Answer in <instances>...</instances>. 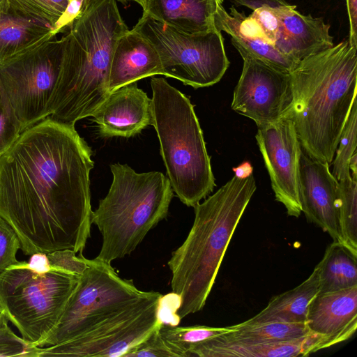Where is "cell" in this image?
<instances>
[{
    "instance_id": "ac0fdd59",
    "label": "cell",
    "mask_w": 357,
    "mask_h": 357,
    "mask_svg": "<svg viewBox=\"0 0 357 357\" xmlns=\"http://www.w3.org/2000/svg\"><path fill=\"white\" fill-rule=\"evenodd\" d=\"M331 347L324 336L312 332L288 340L259 343L231 342L218 336L194 345L189 357L306 356Z\"/></svg>"
},
{
    "instance_id": "5b68a950",
    "label": "cell",
    "mask_w": 357,
    "mask_h": 357,
    "mask_svg": "<svg viewBox=\"0 0 357 357\" xmlns=\"http://www.w3.org/2000/svg\"><path fill=\"white\" fill-rule=\"evenodd\" d=\"M112 182L92 211L102 238L96 257L111 264L131 254L148 232L166 218L174 191L160 172L137 173L126 164L110 165Z\"/></svg>"
},
{
    "instance_id": "30bf717a",
    "label": "cell",
    "mask_w": 357,
    "mask_h": 357,
    "mask_svg": "<svg viewBox=\"0 0 357 357\" xmlns=\"http://www.w3.org/2000/svg\"><path fill=\"white\" fill-rule=\"evenodd\" d=\"M63 52V37L52 38L0 65V79L22 132L50 116Z\"/></svg>"
},
{
    "instance_id": "74e56055",
    "label": "cell",
    "mask_w": 357,
    "mask_h": 357,
    "mask_svg": "<svg viewBox=\"0 0 357 357\" xmlns=\"http://www.w3.org/2000/svg\"><path fill=\"white\" fill-rule=\"evenodd\" d=\"M28 265L36 271H48L51 266L46 253L36 252L31 255Z\"/></svg>"
},
{
    "instance_id": "3957f363",
    "label": "cell",
    "mask_w": 357,
    "mask_h": 357,
    "mask_svg": "<svg viewBox=\"0 0 357 357\" xmlns=\"http://www.w3.org/2000/svg\"><path fill=\"white\" fill-rule=\"evenodd\" d=\"M128 30L116 0L86 1L63 36V59L50 118L75 126L93 116L109 94L112 54Z\"/></svg>"
},
{
    "instance_id": "7c38bea8",
    "label": "cell",
    "mask_w": 357,
    "mask_h": 357,
    "mask_svg": "<svg viewBox=\"0 0 357 357\" xmlns=\"http://www.w3.org/2000/svg\"><path fill=\"white\" fill-rule=\"evenodd\" d=\"M234 90L231 109L252 120L257 127L282 118L292 101L289 73L280 70L246 54Z\"/></svg>"
},
{
    "instance_id": "ab89813d",
    "label": "cell",
    "mask_w": 357,
    "mask_h": 357,
    "mask_svg": "<svg viewBox=\"0 0 357 357\" xmlns=\"http://www.w3.org/2000/svg\"><path fill=\"white\" fill-rule=\"evenodd\" d=\"M116 1H121L122 3H126L128 2V0H116ZM131 1H132V0H131Z\"/></svg>"
},
{
    "instance_id": "d590c367",
    "label": "cell",
    "mask_w": 357,
    "mask_h": 357,
    "mask_svg": "<svg viewBox=\"0 0 357 357\" xmlns=\"http://www.w3.org/2000/svg\"><path fill=\"white\" fill-rule=\"evenodd\" d=\"M349 20V43L357 48V0H346Z\"/></svg>"
},
{
    "instance_id": "1f68e13d",
    "label": "cell",
    "mask_w": 357,
    "mask_h": 357,
    "mask_svg": "<svg viewBox=\"0 0 357 357\" xmlns=\"http://www.w3.org/2000/svg\"><path fill=\"white\" fill-rule=\"evenodd\" d=\"M20 249L21 243L16 232L0 217V273L19 262L16 255Z\"/></svg>"
},
{
    "instance_id": "603a6c76",
    "label": "cell",
    "mask_w": 357,
    "mask_h": 357,
    "mask_svg": "<svg viewBox=\"0 0 357 357\" xmlns=\"http://www.w3.org/2000/svg\"><path fill=\"white\" fill-rule=\"evenodd\" d=\"M315 268L318 274L319 293L357 286V255L339 241H333L327 247Z\"/></svg>"
},
{
    "instance_id": "ba28073f",
    "label": "cell",
    "mask_w": 357,
    "mask_h": 357,
    "mask_svg": "<svg viewBox=\"0 0 357 357\" xmlns=\"http://www.w3.org/2000/svg\"><path fill=\"white\" fill-rule=\"evenodd\" d=\"M153 291L137 289L121 278L111 264L88 259L64 311L50 334L36 347L59 344L84 334L150 297Z\"/></svg>"
},
{
    "instance_id": "52a82bcc",
    "label": "cell",
    "mask_w": 357,
    "mask_h": 357,
    "mask_svg": "<svg viewBox=\"0 0 357 357\" xmlns=\"http://www.w3.org/2000/svg\"><path fill=\"white\" fill-rule=\"evenodd\" d=\"M79 277L52 267L36 271L19 261L0 273V311L36 347L56 326Z\"/></svg>"
},
{
    "instance_id": "7402d4cb",
    "label": "cell",
    "mask_w": 357,
    "mask_h": 357,
    "mask_svg": "<svg viewBox=\"0 0 357 357\" xmlns=\"http://www.w3.org/2000/svg\"><path fill=\"white\" fill-rule=\"evenodd\" d=\"M318 293V274L314 268L310 275L302 283L273 297L261 311L245 322L305 323L309 305Z\"/></svg>"
},
{
    "instance_id": "44dd1931",
    "label": "cell",
    "mask_w": 357,
    "mask_h": 357,
    "mask_svg": "<svg viewBox=\"0 0 357 357\" xmlns=\"http://www.w3.org/2000/svg\"><path fill=\"white\" fill-rule=\"evenodd\" d=\"M153 20L189 33L217 29L215 17L224 0H132Z\"/></svg>"
},
{
    "instance_id": "5bb4252c",
    "label": "cell",
    "mask_w": 357,
    "mask_h": 357,
    "mask_svg": "<svg viewBox=\"0 0 357 357\" xmlns=\"http://www.w3.org/2000/svg\"><path fill=\"white\" fill-rule=\"evenodd\" d=\"M331 165L310 158L301 149L299 162V192L302 207L308 222L327 232L334 241L340 242L337 204L339 183L330 171Z\"/></svg>"
},
{
    "instance_id": "8992f818",
    "label": "cell",
    "mask_w": 357,
    "mask_h": 357,
    "mask_svg": "<svg viewBox=\"0 0 357 357\" xmlns=\"http://www.w3.org/2000/svg\"><path fill=\"white\" fill-rule=\"evenodd\" d=\"M151 125L177 197L194 207L215 187L211 157L190 99L163 77H152Z\"/></svg>"
},
{
    "instance_id": "8fae6325",
    "label": "cell",
    "mask_w": 357,
    "mask_h": 357,
    "mask_svg": "<svg viewBox=\"0 0 357 357\" xmlns=\"http://www.w3.org/2000/svg\"><path fill=\"white\" fill-rule=\"evenodd\" d=\"M163 295L158 291L99 326L66 342L33 346L31 357H120L163 324Z\"/></svg>"
},
{
    "instance_id": "83f0119b",
    "label": "cell",
    "mask_w": 357,
    "mask_h": 357,
    "mask_svg": "<svg viewBox=\"0 0 357 357\" xmlns=\"http://www.w3.org/2000/svg\"><path fill=\"white\" fill-rule=\"evenodd\" d=\"M22 132L20 121L0 79V157Z\"/></svg>"
},
{
    "instance_id": "277c9868",
    "label": "cell",
    "mask_w": 357,
    "mask_h": 357,
    "mask_svg": "<svg viewBox=\"0 0 357 357\" xmlns=\"http://www.w3.org/2000/svg\"><path fill=\"white\" fill-rule=\"evenodd\" d=\"M257 189L253 174L233 176L195 209V219L168 266L171 288L178 296L180 319L202 310L214 284L227 248Z\"/></svg>"
},
{
    "instance_id": "9c48e42d",
    "label": "cell",
    "mask_w": 357,
    "mask_h": 357,
    "mask_svg": "<svg viewBox=\"0 0 357 357\" xmlns=\"http://www.w3.org/2000/svg\"><path fill=\"white\" fill-rule=\"evenodd\" d=\"M133 29L157 51L162 75L195 89L211 86L225 75L230 62L222 31L189 33L142 14Z\"/></svg>"
},
{
    "instance_id": "484cf974",
    "label": "cell",
    "mask_w": 357,
    "mask_h": 357,
    "mask_svg": "<svg viewBox=\"0 0 357 357\" xmlns=\"http://www.w3.org/2000/svg\"><path fill=\"white\" fill-rule=\"evenodd\" d=\"M233 331L229 326H176L165 324L159 329L162 337L177 357H189V351L194 345Z\"/></svg>"
},
{
    "instance_id": "6da1fadb",
    "label": "cell",
    "mask_w": 357,
    "mask_h": 357,
    "mask_svg": "<svg viewBox=\"0 0 357 357\" xmlns=\"http://www.w3.org/2000/svg\"><path fill=\"white\" fill-rule=\"evenodd\" d=\"M92 155L74 126L48 116L0 157V217L24 255L82 252L92 225Z\"/></svg>"
},
{
    "instance_id": "8d00e7d4",
    "label": "cell",
    "mask_w": 357,
    "mask_h": 357,
    "mask_svg": "<svg viewBox=\"0 0 357 357\" xmlns=\"http://www.w3.org/2000/svg\"><path fill=\"white\" fill-rule=\"evenodd\" d=\"M230 1L235 6H243L252 11L262 6L279 8L289 5L285 0H230Z\"/></svg>"
},
{
    "instance_id": "d6a6232c",
    "label": "cell",
    "mask_w": 357,
    "mask_h": 357,
    "mask_svg": "<svg viewBox=\"0 0 357 357\" xmlns=\"http://www.w3.org/2000/svg\"><path fill=\"white\" fill-rule=\"evenodd\" d=\"M51 267L73 275H81L88 267V259L82 252L76 256L71 249H63L47 253Z\"/></svg>"
},
{
    "instance_id": "4316f807",
    "label": "cell",
    "mask_w": 357,
    "mask_h": 357,
    "mask_svg": "<svg viewBox=\"0 0 357 357\" xmlns=\"http://www.w3.org/2000/svg\"><path fill=\"white\" fill-rule=\"evenodd\" d=\"M357 133V100L354 101L349 115L342 130L332 161V174L337 181L351 176L349 162L356 153Z\"/></svg>"
},
{
    "instance_id": "e0dca14e",
    "label": "cell",
    "mask_w": 357,
    "mask_h": 357,
    "mask_svg": "<svg viewBox=\"0 0 357 357\" xmlns=\"http://www.w3.org/2000/svg\"><path fill=\"white\" fill-rule=\"evenodd\" d=\"M305 324L331 347L351 338L357 329V286L317 294L309 305Z\"/></svg>"
},
{
    "instance_id": "cb8c5ba5",
    "label": "cell",
    "mask_w": 357,
    "mask_h": 357,
    "mask_svg": "<svg viewBox=\"0 0 357 357\" xmlns=\"http://www.w3.org/2000/svg\"><path fill=\"white\" fill-rule=\"evenodd\" d=\"M229 327L234 331L219 337L225 340L243 343L288 340L310 333L305 323L269 321L249 324L243 321Z\"/></svg>"
},
{
    "instance_id": "836d02e7",
    "label": "cell",
    "mask_w": 357,
    "mask_h": 357,
    "mask_svg": "<svg viewBox=\"0 0 357 357\" xmlns=\"http://www.w3.org/2000/svg\"><path fill=\"white\" fill-rule=\"evenodd\" d=\"M249 16L258 24L268 41L273 45L279 28V20L275 8L262 6L253 10Z\"/></svg>"
},
{
    "instance_id": "d4e9b609",
    "label": "cell",
    "mask_w": 357,
    "mask_h": 357,
    "mask_svg": "<svg viewBox=\"0 0 357 357\" xmlns=\"http://www.w3.org/2000/svg\"><path fill=\"white\" fill-rule=\"evenodd\" d=\"M338 183L337 218L340 243L357 255V180L349 176Z\"/></svg>"
},
{
    "instance_id": "7a4b0ae2",
    "label": "cell",
    "mask_w": 357,
    "mask_h": 357,
    "mask_svg": "<svg viewBox=\"0 0 357 357\" xmlns=\"http://www.w3.org/2000/svg\"><path fill=\"white\" fill-rule=\"evenodd\" d=\"M289 75L292 101L284 116L294 122L302 151L331 165L356 100L357 48L344 39L299 61Z\"/></svg>"
},
{
    "instance_id": "9a60e30c",
    "label": "cell",
    "mask_w": 357,
    "mask_h": 357,
    "mask_svg": "<svg viewBox=\"0 0 357 357\" xmlns=\"http://www.w3.org/2000/svg\"><path fill=\"white\" fill-rule=\"evenodd\" d=\"M92 116L100 135L128 138L151 125V99L132 82L110 92Z\"/></svg>"
},
{
    "instance_id": "2e32d148",
    "label": "cell",
    "mask_w": 357,
    "mask_h": 357,
    "mask_svg": "<svg viewBox=\"0 0 357 357\" xmlns=\"http://www.w3.org/2000/svg\"><path fill=\"white\" fill-rule=\"evenodd\" d=\"M296 6L275 8L279 28L274 47L283 54L299 61L334 45L330 24L323 17L303 15Z\"/></svg>"
},
{
    "instance_id": "f1b7e54d",
    "label": "cell",
    "mask_w": 357,
    "mask_h": 357,
    "mask_svg": "<svg viewBox=\"0 0 357 357\" xmlns=\"http://www.w3.org/2000/svg\"><path fill=\"white\" fill-rule=\"evenodd\" d=\"M8 321L5 314L0 311V357H31L33 345L15 335Z\"/></svg>"
},
{
    "instance_id": "f35d334b",
    "label": "cell",
    "mask_w": 357,
    "mask_h": 357,
    "mask_svg": "<svg viewBox=\"0 0 357 357\" xmlns=\"http://www.w3.org/2000/svg\"><path fill=\"white\" fill-rule=\"evenodd\" d=\"M234 176L238 178H245L252 174L253 167L252 165L245 161L236 167L233 168Z\"/></svg>"
},
{
    "instance_id": "4fadbf2b",
    "label": "cell",
    "mask_w": 357,
    "mask_h": 357,
    "mask_svg": "<svg viewBox=\"0 0 357 357\" xmlns=\"http://www.w3.org/2000/svg\"><path fill=\"white\" fill-rule=\"evenodd\" d=\"M255 138L275 199L284 206L288 215L299 217L302 213L299 192L301 146L294 122L284 116L259 127Z\"/></svg>"
},
{
    "instance_id": "d6986e66",
    "label": "cell",
    "mask_w": 357,
    "mask_h": 357,
    "mask_svg": "<svg viewBox=\"0 0 357 357\" xmlns=\"http://www.w3.org/2000/svg\"><path fill=\"white\" fill-rule=\"evenodd\" d=\"M156 75H162L157 51L141 33L128 29L119 37L114 49L109 73V93Z\"/></svg>"
},
{
    "instance_id": "4dcf8cb0",
    "label": "cell",
    "mask_w": 357,
    "mask_h": 357,
    "mask_svg": "<svg viewBox=\"0 0 357 357\" xmlns=\"http://www.w3.org/2000/svg\"><path fill=\"white\" fill-rule=\"evenodd\" d=\"M33 15L54 26L70 0H16Z\"/></svg>"
},
{
    "instance_id": "f546056e",
    "label": "cell",
    "mask_w": 357,
    "mask_h": 357,
    "mask_svg": "<svg viewBox=\"0 0 357 357\" xmlns=\"http://www.w3.org/2000/svg\"><path fill=\"white\" fill-rule=\"evenodd\" d=\"M160 327L128 351L123 357H177L162 337Z\"/></svg>"
},
{
    "instance_id": "e575fe53",
    "label": "cell",
    "mask_w": 357,
    "mask_h": 357,
    "mask_svg": "<svg viewBox=\"0 0 357 357\" xmlns=\"http://www.w3.org/2000/svg\"><path fill=\"white\" fill-rule=\"evenodd\" d=\"M87 0H70L65 12L56 23L54 33L66 31L82 11Z\"/></svg>"
},
{
    "instance_id": "ffe728a7",
    "label": "cell",
    "mask_w": 357,
    "mask_h": 357,
    "mask_svg": "<svg viewBox=\"0 0 357 357\" xmlns=\"http://www.w3.org/2000/svg\"><path fill=\"white\" fill-rule=\"evenodd\" d=\"M54 36L50 24L16 0L0 3V65Z\"/></svg>"
},
{
    "instance_id": "60d3db41",
    "label": "cell",
    "mask_w": 357,
    "mask_h": 357,
    "mask_svg": "<svg viewBox=\"0 0 357 357\" xmlns=\"http://www.w3.org/2000/svg\"><path fill=\"white\" fill-rule=\"evenodd\" d=\"M3 0H0V3L3 1Z\"/></svg>"
}]
</instances>
